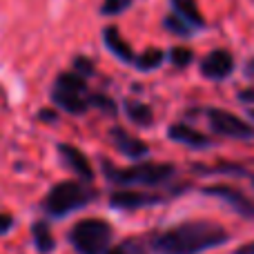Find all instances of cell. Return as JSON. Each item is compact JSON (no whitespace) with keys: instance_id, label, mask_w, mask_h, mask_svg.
I'll list each match as a JSON object with an SVG mask.
<instances>
[{"instance_id":"obj_1","label":"cell","mask_w":254,"mask_h":254,"mask_svg":"<svg viewBox=\"0 0 254 254\" xmlns=\"http://www.w3.org/2000/svg\"><path fill=\"white\" fill-rule=\"evenodd\" d=\"M228 230L219 223L185 221V223L172 225V228L154 234L149 248L156 254H201L228 243Z\"/></svg>"},{"instance_id":"obj_2","label":"cell","mask_w":254,"mask_h":254,"mask_svg":"<svg viewBox=\"0 0 254 254\" xmlns=\"http://www.w3.org/2000/svg\"><path fill=\"white\" fill-rule=\"evenodd\" d=\"M94 198H96V190L92 188V183H85V181L78 179L61 181L47 192V196L43 201V210L54 219H63V216L92 203Z\"/></svg>"},{"instance_id":"obj_3","label":"cell","mask_w":254,"mask_h":254,"mask_svg":"<svg viewBox=\"0 0 254 254\" xmlns=\"http://www.w3.org/2000/svg\"><path fill=\"white\" fill-rule=\"evenodd\" d=\"M103 174L119 188H129V185H147L156 188L163 185L176 174L174 165L170 163H136L131 167H116L112 163L103 161Z\"/></svg>"},{"instance_id":"obj_4","label":"cell","mask_w":254,"mask_h":254,"mask_svg":"<svg viewBox=\"0 0 254 254\" xmlns=\"http://www.w3.org/2000/svg\"><path fill=\"white\" fill-rule=\"evenodd\" d=\"M114 230L103 219H80L69 230V243L78 254H107L112 248Z\"/></svg>"},{"instance_id":"obj_5","label":"cell","mask_w":254,"mask_h":254,"mask_svg":"<svg viewBox=\"0 0 254 254\" xmlns=\"http://www.w3.org/2000/svg\"><path fill=\"white\" fill-rule=\"evenodd\" d=\"M52 101L69 114H85L92 105V96L87 94L85 76L76 74V71L61 74L56 78V85H54Z\"/></svg>"},{"instance_id":"obj_6","label":"cell","mask_w":254,"mask_h":254,"mask_svg":"<svg viewBox=\"0 0 254 254\" xmlns=\"http://www.w3.org/2000/svg\"><path fill=\"white\" fill-rule=\"evenodd\" d=\"M205 114L207 121H210V127L219 136H228V138H237V140H254V127L246 123L243 119H239V116H234L232 112L210 107Z\"/></svg>"},{"instance_id":"obj_7","label":"cell","mask_w":254,"mask_h":254,"mask_svg":"<svg viewBox=\"0 0 254 254\" xmlns=\"http://www.w3.org/2000/svg\"><path fill=\"white\" fill-rule=\"evenodd\" d=\"M205 194L210 196H216V198H223L230 207H232L237 214L246 216V219L254 221V198L248 196L243 190L234 188V185H228V183H219V185H210V188L203 190Z\"/></svg>"},{"instance_id":"obj_8","label":"cell","mask_w":254,"mask_h":254,"mask_svg":"<svg viewBox=\"0 0 254 254\" xmlns=\"http://www.w3.org/2000/svg\"><path fill=\"white\" fill-rule=\"evenodd\" d=\"M165 194H154V192H138V190H129V188H121L116 192H112L110 203L114 207L121 210H138V207H147V205H158L165 201Z\"/></svg>"},{"instance_id":"obj_9","label":"cell","mask_w":254,"mask_h":254,"mask_svg":"<svg viewBox=\"0 0 254 254\" xmlns=\"http://www.w3.org/2000/svg\"><path fill=\"white\" fill-rule=\"evenodd\" d=\"M234 71V58L225 49H214L201 61V74L210 80H223Z\"/></svg>"},{"instance_id":"obj_10","label":"cell","mask_w":254,"mask_h":254,"mask_svg":"<svg viewBox=\"0 0 254 254\" xmlns=\"http://www.w3.org/2000/svg\"><path fill=\"white\" fill-rule=\"evenodd\" d=\"M58 152H61L63 163H65V165L69 167L76 176H78V181L92 183V181H94V170H92V165H89V158L85 156L78 147L67 145V143H61V145H58Z\"/></svg>"},{"instance_id":"obj_11","label":"cell","mask_w":254,"mask_h":254,"mask_svg":"<svg viewBox=\"0 0 254 254\" xmlns=\"http://www.w3.org/2000/svg\"><path fill=\"white\" fill-rule=\"evenodd\" d=\"M110 136H112V143L116 145V149H119V152H123L125 156H129V158L147 156V152H149L147 145H145L140 138H136V136L127 134V131L121 129V127H114V129L110 131Z\"/></svg>"},{"instance_id":"obj_12","label":"cell","mask_w":254,"mask_h":254,"mask_svg":"<svg viewBox=\"0 0 254 254\" xmlns=\"http://www.w3.org/2000/svg\"><path fill=\"white\" fill-rule=\"evenodd\" d=\"M170 138L176 140V143H183V145H190V147H210L212 140L207 138L205 134H201L198 129L194 127L185 125V123H174L170 127Z\"/></svg>"},{"instance_id":"obj_13","label":"cell","mask_w":254,"mask_h":254,"mask_svg":"<svg viewBox=\"0 0 254 254\" xmlns=\"http://www.w3.org/2000/svg\"><path fill=\"white\" fill-rule=\"evenodd\" d=\"M103 38H105L107 49H110L114 56H119L123 63H136L134 52H131L129 45L121 38V34H119V29H116V27H112V25L105 27V29H103Z\"/></svg>"},{"instance_id":"obj_14","label":"cell","mask_w":254,"mask_h":254,"mask_svg":"<svg viewBox=\"0 0 254 254\" xmlns=\"http://www.w3.org/2000/svg\"><path fill=\"white\" fill-rule=\"evenodd\" d=\"M172 4L176 9V16L188 20L192 27H205V20L201 16V9H198L196 0H172Z\"/></svg>"},{"instance_id":"obj_15","label":"cell","mask_w":254,"mask_h":254,"mask_svg":"<svg viewBox=\"0 0 254 254\" xmlns=\"http://www.w3.org/2000/svg\"><path fill=\"white\" fill-rule=\"evenodd\" d=\"M31 232H34V243H36V250L40 254H49L56 248V239H54L52 230H49V225L45 223V221H36L34 228H31Z\"/></svg>"},{"instance_id":"obj_16","label":"cell","mask_w":254,"mask_h":254,"mask_svg":"<svg viewBox=\"0 0 254 254\" xmlns=\"http://www.w3.org/2000/svg\"><path fill=\"white\" fill-rule=\"evenodd\" d=\"M125 112H127V119H129L131 123L140 125V127H149L154 123V114H152V110H149V105H145V103L127 101Z\"/></svg>"},{"instance_id":"obj_17","label":"cell","mask_w":254,"mask_h":254,"mask_svg":"<svg viewBox=\"0 0 254 254\" xmlns=\"http://www.w3.org/2000/svg\"><path fill=\"white\" fill-rule=\"evenodd\" d=\"M163 58H165V52H163V49L152 47V49H147L143 56H136L134 65L138 67L140 71H149V69H156V67L163 63Z\"/></svg>"},{"instance_id":"obj_18","label":"cell","mask_w":254,"mask_h":254,"mask_svg":"<svg viewBox=\"0 0 254 254\" xmlns=\"http://www.w3.org/2000/svg\"><path fill=\"white\" fill-rule=\"evenodd\" d=\"M107 254H147V248L140 239H127L119 246H112Z\"/></svg>"},{"instance_id":"obj_19","label":"cell","mask_w":254,"mask_h":254,"mask_svg":"<svg viewBox=\"0 0 254 254\" xmlns=\"http://www.w3.org/2000/svg\"><path fill=\"white\" fill-rule=\"evenodd\" d=\"M165 27L176 36H190L192 34V25H190L188 20H183L181 16H176V13L170 16V18H165Z\"/></svg>"},{"instance_id":"obj_20","label":"cell","mask_w":254,"mask_h":254,"mask_svg":"<svg viewBox=\"0 0 254 254\" xmlns=\"http://www.w3.org/2000/svg\"><path fill=\"white\" fill-rule=\"evenodd\" d=\"M170 61H172V65L174 67H188L190 63H192V52H190L188 47H174L170 52Z\"/></svg>"},{"instance_id":"obj_21","label":"cell","mask_w":254,"mask_h":254,"mask_svg":"<svg viewBox=\"0 0 254 254\" xmlns=\"http://www.w3.org/2000/svg\"><path fill=\"white\" fill-rule=\"evenodd\" d=\"M129 4L131 0H105L101 7V13L103 16H116V13H123Z\"/></svg>"},{"instance_id":"obj_22","label":"cell","mask_w":254,"mask_h":254,"mask_svg":"<svg viewBox=\"0 0 254 254\" xmlns=\"http://www.w3.org/2000/svg\"><path fill=\"white\" fill-rule=\"evenodd\" d=\"M74 71L76 74H80V76H89L92 74V63L89 61H85V58H76L74 61Z\"/></svg>"},{"instance_id":"obj_23","label":"cell","mask_w":254,"mask_h":254,"mask_svg":"<svg viewBox=\"0 0 254 254\" xmlns=\"http://www.w3.org/2000/svg\"><path fill=\"white\" fill-rule=\"evenodd\" d=\"M11 225H13V216L7 214V212H0V237L7 234L11 230Z\"/></svg>"},{"instance_id":"obj_24","label":"cell","mask_w":254,"mask_h":254,"mask_svg":"<svg viewBox=\"0 0 254 254\" xmlns=\"http://www.w3.org/2000/svg\"><path fill=\"white\" fill-rule=\"evenodd\" d=\"M234 254H254V241H250V243H243V246H239L237 250H234Z\"/></svg>"},{"instance_id":"obj_25","label":"cell","mask_w":254,"mask_h":254,"mask_svg":"<svg viewBox=\"0 0 254 254\" xmlns=\"http://www.w3.org/2000/svg\"><path fill=\"white\" fill-rule=\"evenodd\" d=\"M250 116H252V121H254V107H252V110H250Z\"/></svg>"}]
</instances>
